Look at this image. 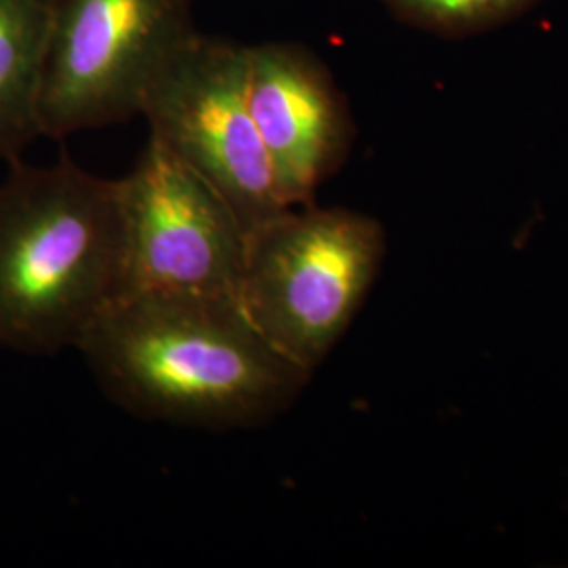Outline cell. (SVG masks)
I'll return each mask as SVG.
<instances>
[{"instance_id":"3957f363","label":"cell","mask_w":568,"mask_h":568,"mask_svg":"<svg viewBox=\"0 0 568 568\" xmlns=\"http://www.w3.org/2000/svg\"><path fill=\"white\" fill-rule=\"evenodd\" d=\"M386 246L384 225L365 213L288 206L248 230L239 302L270 344L314 375L365 304Z\"/></svg>"},{"instance_id":"5b68a950","label":"cell","mask_w":568,"mask_h":568,"mask_svg":"<svg viewBox=\"0 0 568 568\" xmlns=\"http://www.w3.org/2000/svg\"><path fill=\"white\" fill-rule=\"evenodd\" d=\"M140 116L248 230L288 209L248 108L243 44L194 32L148 87Z\"/></svg>"},{"instance_id":"9c48e42d","label":"cell","mask_w":568,"mask_h":568,"mask_svg":"<svg viewBox=\"0 0 568 568\" xmlns=\"http://www.w3.org/2000/svg\"><path fill=\"white\" fill-rule=\"evenodd\" d=\"M405 16L440 28H469L504 18L527 0H387Z\"/></svg>"},{"instance_id":"ba28073f","label":"cell","mask_w":568,"mask_h":568,"mask_svg":"<svg viewBox=\"0 0 568 568\" xmlns=\"http://www.w3.org/2000/svg\"><path fill=\"white\" fill-rule=\"evenodd\" d=\"M55 0H0V161L42 138L41 98Z\"/></svg>"},{"instance_id":"6da1fadb","label":"cell","mask_w":568,"mask_h":568,"mask_svg":"<svg viewBox=\"0 0 568 568\" xmlns=\"http://www.w3.org/2000/svg\"><path fill=\"white\" fill-rule=\"evenodd\" d=\"M77 349L108 400L178 426H264L295 405L312 379L225 295H124Z\"/></svg>"},{"instance_id":"277c9868","label":"cell","mask_w":568,"mask_h":568,"mask_svg":"<svg viewBox=\"0 0 568 568\" xmlns=\"http://www.w3.org/2000/svg\"><path fill=\"white\" fill-rule=\"evenodd\" d=\"M194 32L192 0H55L42 138L140 116L148 87Z\"/></svg>"},{"instance_id":"7a4b0ae2","label":"cell","mask_w":568,"mask_h":568,"mask_svg":"<svg viewBox=\"0 0 568 568\" xmlns=\"http://www.w3.org/2000/svg\"><path fill=\"white\" fill-rule=\"evenodd\" d=\"M121 180L70 159L9 163L0 182V347L51 356L79 347L124 293Z\"/></svg>"},{"instance_id":"52a82bcc","label":"cell","mask_w":568,"mask_h":568,"mask_svg":"<svg viewBox=\"0 0 568 568\" xmlns=\"http://www.w3.org/2000/svg\"><path fill=\"white\" fill-rule=\"evenodd\" d=\"M246 93L284 201L314 203L352 143L342 93L312 53L288 42L246 47Z\"/></svg>"},{"instance_id":"8992f818","label":"cell","mask_w":568,"mask_h":568,"mask_svg":"<svg viewBox=\"0 0 568 568\" xmlns=\"http://www.w3.org/2000/svg\"><path fill=\"white\" fill-rule=\"evenodd\" d=\"M124 295L194 293L239 300L248 227L224 196L150 135L121 178Z\"/></svg>"}]
</instances>
